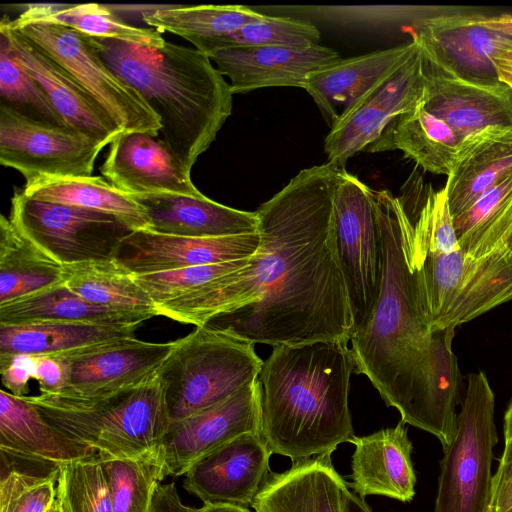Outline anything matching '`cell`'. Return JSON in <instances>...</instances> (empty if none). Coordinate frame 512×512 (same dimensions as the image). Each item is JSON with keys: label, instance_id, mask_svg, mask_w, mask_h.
<instances>
[{"label": "cell", "instance_id": "cell-38", "mask_svg": "<svg viewBox=\"0 0 512 512\" xmlns=\"http://www.w3.org/2000/svg\"><path fill=\"white\" fill-rule=\"evenodd\" d=\"M299 12L318 20L349 29L386 31L438 16L477 11L459 6L432 5H309Z\"/></svg>", "mask_w": 512, "mask_h": 512}, {"label": "cell", "instance_id": "cell-42", "mask_svg": "<svg viewBox=\"0 0 512 512\" xmlns=\"http://www.w3.org/2000/svg\"><path fill=\"white\" fill-rule=\"evenodd\" d=\"M320 31L309 21L288 16H268L249 22L222 39L217 50L235 47H288L304 49L319 45Z\"/></svg>", "mask_w": 512, "mask_h": 512}, {"label": "cell", "instance_id": "cell-39", "mask_svg": "<svg viewBox=\"0 0 512 512\" xmlns=\"http://www.w3.org/2000/svg\"><path fill=\"white\" fill-rule=\"evenodd\" d=\"M0 107L33 123L70 130L41 85L16 60L3 30H0Z\"/></svg>", "mask_w": 512, "mask_h": 512}, {"label": "cell", "instance_id": "cell-28", "mask_svg": "<svg viewBox=\"0 0 512 512\" xmlns=\"http://www.w3.org/2000/svg\"><path fill=\"white\" fill-rule=\"evenodd\" d=\"M0 450L62 468L98 453L49 424L38 409L8 391H0Z\"/></svg>", "mask_w": 512, "mask_h": 512}, {"label": "cell", "instance_id": "cell-9", "mask_svg": "<svg viewBox=\"0 0 512 512\" xmlns=\"http://www.w3.org/2000/svg\"><path fill=\"white\" fill-rule=\"evenodd\" d=\"M9 24L59 64L122 132L159 135L161 122L143 97L102 60L91 37L42 21Z\"/></svg>", "mask_w": 512, "mask_h": 512}, {"label": "cell", "instance_id": "cell-48", "mask_svg": "<svg viewBox=\"0 0 512 512\" xmlns=\"http://www.w3.org/2000/svg\"><path fill=\"white\" fill-rule=\"evenodd\" d=\"M151 512H197V508L183 503L175 482L158 483Z\"/></svg>", "mask_w": 512, "mask_h": 512}, {"label": "cell", "instance_id": "cell-4", "mask_svg": "<svg viewBox=\"0 0 512 512\" xmlns=\"http://www.w3.org/2000/svg\"><path fill=\"white\" fill-rule=\"evenodd\" d=\"M91 39L107 66L158 116L159 137L191 173L231 115L229 82L195 48L167 41L152 47L119 39Z\"/></svg>", "mask_w": 512, "mask_h": 512}, {"label": "cell", "instance_id": "cell-47", "mask_svg": "<svg viewBox=\"0 0 512 512\" xmlns=\"http://www.w3.org/2000/svg\"><path fill=\"white\" fill-rule=\"evenodd\" d=\"M34 379L44 394H59L68 383L69 369L67 362L56 356L35 357Z\"/></svg>", "mask_w": 512, "mask_h": 512}, {"label": "cell", "instance_id": "cell-35", "mask_svg": "<svg viewBox=\"0 0 512 512\" xmlns=\"http://www.w3.org/2000/svg\"><path fill=\"white\" fill-rule=\"evenodd\" d=\"M22 193L35 200L114 215L133 231L149 230L144 207L102 177L40 180L26 184Z\"/></svg>", "mask_w": 512, "mask_h": 512}, {"label": "cell", "instance_id": "cell-23", "mask_svg": "<svg viewBox=\"0 0 512 512\" xmlns=\"http://www.w3.org/2000/svg\"><path fill=\"white\" fill-rule=\"evenodd\" d=\"M418 47L411 38L392 48L341 58L312 75L303 89L331 127L371 89L397 71Z\"/></svg>", "mask_w": 512, "mask_h": 512}, {"label": "cell", "instance_id": "cell-18", "mask_svg": "<svg viewBox=\"0 0 512 512\" xmlns=\"http://www.w3.org/2000/svg\"><path fill=\"white\" fill-rule=\"evenodd\" d=\"M173 346L174 341L154 343L134 337L56 356L63 358L69 369L63 392L100 396L138 384L158 371Z\"/></svg>", "mask_w": 512, "mask_h": 512}, {"label": "cell", "instance_id": "cell-37", "mask_svg": "<svg viewBox=\"0 0 512 512\" xmlns=\"http://www.w3.org/2000/svg\"><path fill=\"white\" fill-rule=\"evenodd\" d=\"M15 21L59 24L93 38L119 39L152 47H159L165 42L158 30L127 24L108 8L96 3L30 5Z\"/></svg>", "mask_w": 512, "mask_h": 512}, {"label": "cell", "instance_id": "cell-30", "mask_svg": "<svg viewBox=\"0 0 512 512\" xmlns=\"http://www.w3.org/2000/svg\"><path fill=\"white\" fill-rule=\"evenodd\" d=\"M149 318L93 304L64 284L0 304V325L25 326L50 323L138 325Z\"/></svg>", "mask_w": 512, "mask_h": 512}, {"label": "cell", "instance_id": "cell-31", "mask_svg": "<svg viewBox=\"0 0 512 512\" xmlns=\"http://www.w3.org/2000/svg\"><path fill=\"white\" fill-rule=\"evenodd\" d=\"M138 325L50 323L0 325V359L17 355L61 356L94 345L135 337Z\"/></svg>", "mask_w": 512, "mask_h": 512}, {"label": "cell", "instance_id": "cell-7", "mask_svg": "<svg viewBox=\"0 0 512 512\" xmlns=\"http://www.w3.org/2000/svg\"><path fill=\"white\" fill-rule=\"evenodd\" d=\"M254 345L207 325L174 341L158 369L171 422L207 410L258 379L263 361Z\"/></svg>", "mask_w": 512, "mask_h": 512}, {"label": "cell", "instance_id": "cell-32", "mask_svg": "<svg viewBox=\"0 0 512 512\" xmlns=\"http://www.w3.org/2000/svg\"><path fill=\"white\" fill-rule=\"evenodd\" d=\"M63 282V265L1 215L0 304Z\"/></svg>", "mask_w": 512, "mask_h": 512}, {"label": "cell", "instance_id": "cell-40", "mask_svg": "<svg viewBox=\"0 0 512 512\" xmlns=\"http://www.w3.org/2000/svg\"><path fill=\"white\" fill-rule=\"evenodd\" d=\"M99 459L109 485L112 512H151L156 487L167 477L164 461Z\"/></svg>", "mask_w": 512, "mask_h": 512}, {"label": "cell", "instance_id": "cell-3", "mask_svg": "<svg viewBox=\"0 0 512 512\" xmlns=\"http://www.w3.org/2000/svg\"><path fill=\"white\" fill-rule=\"evenodd\" d=\"M355 363L348 343L280 345L259 375L261 436L272 454L293 463L332 454L355 436L349 410Z\"/></svg>", "mask_w": 512, "mask_h": 512}, {"label": "cell", "instance_id": "cell-49", "mask_svg": "<svg viewBox=\"0 0 512 512\" xmlns=\"http://www.w3.org/2000/svg\"><path fill=\"white\" fill-rule=\"evenodd\" d=\"M477 22L487 29L512 38V15L487 16L482 14L477 17Z\"/></svg>", "mask_w": 512, "mask_h": 512}, {"label": "cell", "instance_id": "cell-21", "mask_svg": "<svg viewBox=\"0 0 512 512\" xmlns=\"http://www.w3.org/2000/svg\"><path fill=\"white\" fill-rule=\"evenodd\" d=\"M227 77L234 94L267 87L304 88L315 73L335 64L341 57L327 47H235L208 56Z\"/></svg>", "mask_w": 512, "mask_h": 512}, {"label": "cell", "instance_id": "cell-33", "mask_svg": "<svg viewBox=\"0 0 512 512\" xmlns=\"http://www.w3.org/2000/svg\"><path fill=\"white\" fill-rule=\"evenodd\" d=\"M454 227L467 256L512 258V175L454 218Z\"/></svg>", "mask_w": 512, "mask_h": 512}, {"label": "cell", "instance_id": "cell-43", "mask_svg": "<svg viewBox=\"0 0 512 512\" xmlns=\"http://www.w3.org/2000/svg\"><path fill=\"white\" fill-rule=\"evenodd\" d=\"M249 258L194 266L151 274L135 275L154 305L191 293L213 280L248 264Z\"/></svg>", "mask_w": 512, "mask_h": 512}, {"label": "cell", "instance_id": "cell-25", "mask_svg": "<svg viewBox=\"0 0 512 512\" xmlns=\"http://www.w3.org/2000/svg\"><path fill=\"white\" fill-rule=\"evenodd\" d=\"M144 207L149 230L186 237H222L258 231L256 212L242 211L199 197L153 193L131 195Z\"/></svg>", "mask_w": 512, "mask_h": 512}, {"label": "cell", "instance_id": "cell-24", "mask_svg": "<svg viewBox=\"0 0 512 512\" xmlns=\"http://www.w3.org/2000/svg\"><path fill=\"white\" fill-rule=\"evenodd\" d=\"M351 460L353 490L364 498L379 495L410 502L415 495L416 475L411 460L412 443L405 423L367 436H354Z\"/></svg>", "mask_w": 512, "mask_h": 512}, {"label": "cell", "instance_id": "cell-36", "mask_svg": "<svg viewBox=\"0 0 512 512\" xmlns=\"http://www.w3.org/2000/svg\"><path fill=\"white\" fill-rule=\"evenodd\" d=\"M263 16L242 5H198L156 9L145 14L143 21L161 33L184 38L209 56L222 39Z\"/></svg>", "mask_w": 512, "mask_h": 512}, {"label": "cell", "instance_id": "cell-52", "mask_svg": "<svg viewBox=\"0 0 512 512\" xmlns=\"http://www.w3.org/2000/svg\"><path fill=\"white\" fill-rule=\"evenodd\" d=\"M197 512H251L247 507L227 503H204Z\"/></svg>", "mask_w": 512, "mask_h": 512}, {"label": "cell", "instance_id": "cell-44", "mask_svg": "<svg viewBox=\"0 0 512 512\" xmlns=\"http://www.w3.org/2000/svg\"><path fill=\"white\" fill-rule=\"evenodd\" d=\"M35 357L17 355L8 359H0V373L2 384L9 393L17 397H24L28 393V382L34 378Z\"/></svg>", "mask_w": 512, "mask_h": 512}, {"label": "cell", "instance_id": "cell-41", "mask_svg": "<svg viewBox=\"0 0 512 512\" xmlns=\"http://www.w3.org/2000/svg\"><path fill=\"white\" fill-rule=\"evenodd\" d=\"M56 501L60 512H112L109 485L98 454L61 468Z\"/></svg>", "mask_w": 512, "mask_h": 512}, {"label": "cell", "instance_id": "cell-29", "mask_svg": "<svg viewBox=\"0 0 512 512\" xmlns=\"http://www.w3.org/2000/svg\"><path fill=\"white\" fill-rule=\"evenodd\" d=\"M461 140L453 129L428 111L423 100L396 118L367 152L400 150L404 157L433 174L448 176Z\"/></svg>", "mask_w": 512, "mask_h": 512}, {"label": "cell", "instance_id": "cell-22", "mask_svg": "<svg viewBox=\"0 0 512 512\" xmlns=\"http://www.w3.org/2000/svg\"><path fill=\"white\" fill-rule=\"evenodd\" d=\"M425 58V57H424ZM424 107L447 123L460 140L489 127L512 128V89L442 74L426 59Z\"/></svg>", "mask_w": 512, "mask_h": 512}, {"label": "cell", "instance_id": "cell-51", "mask_svg": "<svg viewBox=\"0 0 512 512\" xmlns=\"http://www.w3.org/2000/svg\"><path fill=\"white\" fill-rule=\"evenodd\" d=\"M342 512H372L364 499L353 494L347 485L343 489Z\"/></svg>", "mask_w": 512, "mask_h": 512}, {"label": "cell", "instance_id": "cell-34", "mask_svg": "<svg viewBox=\"0 0 512 512\" xmlns=\"http://www.w3.org/2000/svg\"><path fill=\"white\" fill-rule=\"evenodd\" d=\"M63 275L69 290L93 304L149 319L158 316L136 276L115 258L63 265Z\"/></svg>", "mask_w": 512, "mask_h": 512}, {"label": "cell", "instance_id": "cell-45", "mask_svg": "<svg viewBox=\"0 0 512 512\" xmlns=\"http://www.w3.org/2000/svg\"><path fill=\"white\" fill-rule=\"evenodd\" d=\"M512 507V441L505 443L496 473L492 477L489 512H505Z\"/></svg>", "mask_w": 512, "mask_h": 512}, {"label": "cell", "instance_id": "cell-2", "mask_svg": "<svg viewBox=\"0 0 512 512\" xmlns=\"http://www.w3.org/2000/svg\"><path fill=\"white\" fill-rule=\"evenodd\" d=\"M383 248L382 287L373 313L351 336L354 372L365 375L401 421L452 442L461 375L452 349L455 330L431 331L415 302L402 247L399 198L374 191Z\"/></svg>", "mask_w": 512, "mask_h": 512}, {"label": "cell", "instance_id": "cell-46", "mask_svg": "<svg viewBox=\"0 0 512 512\" xmlns=\"http://www.w3.org/2000/svg\"><path fill=\"white\" fill-rule=\"evenodd\" d=\"M57 482L47 481L19 494L0 512H48L56 501Z\"/></svg>", "mask_w": 512, "mask_h": 512}, {"label": "cell", "instance_id": "cell-15", "mask_svg": "<svg viewBox=\"0 0 512 512\" xmlns=\"http://www.w3.org/2000/svg\"><path fill=\"white\" fill-rule=\"evenodd\" d=\"M480 10L424 19L414 23L412 39L427 63L444 75L461 80L496 84V58L512 38L477 22Z\"/></svg>", "mask_w": 512, "mask_h": 512}, {"label": "cell", "instance_id": "cell-53", "mask_svg": "<svg viewBox=\"0 0 512 512\" xmlns=\"http://www.w3.org/2000/svg\"><path fill=\"white\" fill-rule=\"evenodd\" d=\"M503 431L505 443L512 441V401L505 412Z\"/></svg>", "mask_w": 512, "mask_h": 512}, {"label": "cell", "instance_id": "cell-6", "mask_svg": "<svg viewBox=\"0 0 512 512\" xmlns=\"http://www.w3.org/2000/svg\"><path fill=\"white\" fill-rule=\"evenodd\" d=\"M402 247L418 312L433 332L455 330L512 300V258L417 251L403 236Z\"/></svg>", "mask_w": 512, "mask_h": 512}, {"label": "cell", "instance_id": "cell-54", "mask_svg": "<svg viewBox=\"0 0 512 512\" xmlns=\"http://www.w3.org/2000/svg\"><path fill=\"white\" fill-rule=\"evenodd\" d=\"M48 512H60L57 501H55V503L53 504V506L51 507V509Z\"/></svg>", "mask_w": 512, "mask_h": 512}, {"label": "cell", "instance_id": "cell-27", "mask_svg": "<svg viewBox=\"0 0 512 512\" xmlns=\"http://www.w3.org/2000/svg\"><path fill=\"white\" fill-rule=\"evenodd\" d=\"M345 486L331 454H325L270 473L251 507L254 512H342Z\"/></svg>", "mask_w": 512, "mask_h": 512}, {"label": "cell", "instance_id": "cell-13", "mask_svg": "<svg viewBox=\"0 0 512 512\" xmlns=\"http://www.w3.org/2000/svg\"><path fill=\"white\" fill-rule=\"evenodd\" d=\"M103 148L71 130L33 123L0 107V163L17 170L26 184L89 177Z\"/></svg>", "mask_w": 512, "mask_h": 512}, {"label": "cell", "instance_id": "cell-14", "mask_svg": "<svg viewBox=\"0 0 512 512\" xmlns=\"http://www.w3.org/2000/svg\"><path fill=\"white\" fill-rule=\"evenodd\" d=\"M262 384L258 379L188 418L171 422L163 441L167 477L184 476L201 459L247 433L261 434Z\"/></svg>", "mask_w": 512, "mask_h": 512}, {"label": "cell", "instance_id": "cell-26", "mask_svg": "<svg viewBox=\"0 0 512 512\" xmlns=\"http://www.w3.org/2000/svg\"><path fill=\"white\" fill-rule=\"evenodd\" d=\"M511 175V127H489L465 137L444 186L453 218Z\"/></svg>", "mask_w": 512, "mask_h": 512}, {"label": "cell", "instance_id": "cell-19", "mask_svg": "<svg viewBox=\"0 0 512 512\" xmlns=\"http://www.w3.org/2000/svg\"><path fill=\"white\" fill-rule=\"evenodd\" d=\"M100 172L108 182L129 195H203L193 184L191 173L183 168L159 135L120 133L110 143Z\"/></svg>", "mask_w": 512, "mask_h": 512}, {"label": "cell", "instance_id": "cell-17", "mask_svg": "<svg viewBox=\"0 0 512 512\" xmlns=\"http://www.w3.org/2000/svg\"><path fill=\"white\" fill-rule=\"evenodd\" d=\"M255 233L222 237H186L133 231L120 244L115 259L134 275L241 260L255 254Z\"/></svg>", "mask_w": 512, "mask_h": 512}, {"label": "cell", "instance_id": "cell-55", "mask_svg": "<svg viewBox=\"0 0 512 512\" xmlns=\"http://www.w3.org/2000/svg\"><path fill=\"white\" fill-rule=\"evenodd\" d=\"M505 512H512V507H510L508 510H506Z\"/></svg>", "mask_w": 512, "mask_h": 512}, {"label": "cell", "instance_id": "cell-12", "mask_svg": "<svg viewBox=\"0 0 512 512\" xmlns=\"http://www.w3.org/2000/svg\"><path fill=\"white\" fill-rule=\"evenodd\" d=\"M425 80V58L419 46L397 71L371 89L330 127L324 141L327 162L344 169L351 157L366 151L396 118L423 100Z\"/></svg>", "mask_w": 512, "mask_h": 512}, {"label": "cell", "instance_id": "cell-50", "mask_svg": "<svg viewBox=\"0 0 512 512\" xmlns=\"http://www.w3.org/2000/svg\"><path fill=\"white\" fill-rule=\"evenodd\" d=\"M495 65L498 80L512 89V44L501 51Z\"/></svg>", "mask_w": 512, "mask_h": 512}, {"label": "cell", "instance_id": "cell-1", "mask_svg": "<svg viewBox=\"0 0 512 512\" xmlns=\"http://www.w3.org/2000/svg\"><path fill=\"white\" fill-rule=\"evenodd\" d=\"M339 170L327 162L296 174L255 211L260 243L248 264L155 305L158 316L272 347L350 342L334 224Z\"/></svg>", "mask_w": 512, "mask_h": 512}, {"label": "cell", "instance_id": "cell-11", "mask_svg": "<svg viewBox=\"0 0 512 512\" xmlns=\"http://www.w3.org/2000/svg\"><path fill=\"white\" fill-rule=\"evenodd\" d=\"M9 219L62 265L115 258L133 230L120 218L26 197L11 199Z\"/></svg>", "mask_w": 512, "mask_h": 512}, {"label": "cell", "instance_id": "cell-20", "mask_svg": "<svg viewBox=\"0 0 512 512\" xmlns=\"http://www.w3.org/2000/svg\"><path fill=\"white\" fill-rule=\"evenodd\" d=\"M14 57L41 85L67 127L105 147L122 131L92 97L52 58L3 17L0 22Z\"/></svg>", "mask_w": 512, "mask_h": 512}, {"label": "cell", "instance_id": "cell-5", "mask_svg": "<svg viewBox=\"0 0 512 512\" xmlns=\"http://www.w3.org/2000/svg\"><path fill=\"white\" fill-rule=\"evenodd\" d=\"M23 398L54 428L100 458L164 461L163 441L171 419L158 371L111 394L61 392Z\"/></svg>", "mask_w": 512, "mask_h": 512}, {"label": "cell", "instance_id": "cell-16", "mask_svg": "<svg viewBox=\"0 0 512 512\" xmlns=\"http://www.w3.org/2000/svg\"><path fill=\"white\" fill-rule=\"evenodd\" d=\"M271 455L261 434H244L192 466L184 475L182 486L203 504L248 508L270 475Z\"/></svg>", "mask_w": 512, "mask_h": 512}, {"label": "cell", "instance_id": "cell-8", "mask_svg": "<svg viewBox=\"0 0 512 512\" xmlns=\"http://www.w3.org/2000/svg\"><path fill=\"white\" fill-rule=\"evenodd\" d=\"M495 395L483 371L467 377L454 438L440 462L434 512H489Z\"/></svg>", "mask_w": 512, "mask_h": 512}, {"label": "cell", "instance_id": "cell-10", "mask_svg": "<svg viewBox=\"0 0 512 512\" xmlns=\"http://www.w3.org/2000/svg\"><path fill=\"white\" fill-rule=\"evenodd\" d=\"M334 224L354 333L366 325L378 302L384 259L374 190L345 169L337 175Z\"/></svg>", "mask_w": 512, "mask_h": 512}]
</instances>
